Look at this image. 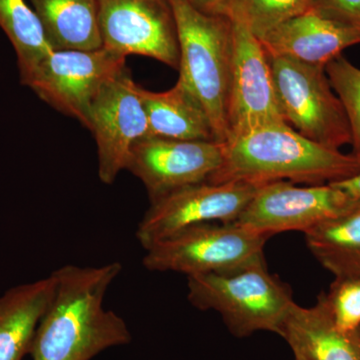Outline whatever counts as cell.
<instances>
[{"label": "cell", "instance_id": "cell-1", "mask_svg": "<svg viewBox=\"0 0 360 360\" xmlns=\"http://www.w3.org/2000/svg\"><path fill=\"white\" fill-rule=\"evenodd\" d=\"M122 270V264L110 262L89 267L68 264L52 272L56 290L35 333L32 360H90L129 342L127 324L103 304Z\"/></svg>", "mask_w": 360, "mask_h": 360}, {"label": "cell", "instance_id": "cell-5", "mask_svg": "<svg viewBox=\"0 0 360 360\" xmlns=\"http://www.w3.org/2000/svg\"><path fill=\"white\" fill-rule=\"evenodd\" d=\"M267 239L234 222L193 225L146 248L143 265L187 277L227 271L264 258Z\"/></svg>", "mask_w": 360, "mask_h": 360}, {"label": "cell", "instance_id": "cell-12", "mask_svg": "<svg viewBox=\"0 0 360 360\" xmlns=\"http://www.w3.org/2000/svg\"><path fill=\"white\" fill-rule=\"evenodd\" d=\"M98 9L103 47L179 70V35L170 0H98Z\"/></svg>", "mask_w": 360, "mask_h": 360}, {"label": "cell", "instance_id": "cell-17", "mask_svg": "<svg viewBox=\"0 0 360 360\" xmlns=\"http://www.w3.org/2000/svg\"><path fill=\"white\" fill-rule=\"evenodd\" d=\"M139 91L148 117V137L217 141L202 104L181 82L167 91H150L142 86Z\"/></svg>", "mask_w": 360, "mask_h": 360}, {"label": "cell", "instance_id": "cell-9", "mask_svg": "<svg viewBox=\"0 0 360 360\" xmlns=\"http://www.w3.org/2000/svg\"><path fill=\"white\" fill-rule=\"evenodd\" d=\"M260 186L243 181H205L177 189L150 202L135 236L146 250L193 225L231 224Z\"/></svg>", "mask_w": 360, "mask_h": 360}, {"label": "cell", "instance_id": "cell-25", "mask_svg": "<svg viewBox=\"0 0 360 360\" xmlns=\"http://www.w3.org/2000/svg\"><path fill=\"white\" fill-rule=\"evenodd\" d=\"M193 8L207 14L229 15L231 0H184Z\"/></svg>", "mask_w": 360, "mask_h": 360}, {"label": "cell", "instance_id": "cell-13", "mask_svg": "<svg viewBox=\"0 0 360 360\" xmlns=\"http://www.w3.org/2000/svg\"><path fill=\"white\" fill-rule=\"evenodd\" d=\"M224 143L146 137L130 151L127 170L146 186L150 202L207 181L221 165Z\"/></svg>", "mask_w": 360, "mask_h": 360}, {"label": "cell", "instance_id": "cell-6", "mask_svg": "<svg viewBox=\"0 0 360 360\" xmlns=\"http://www.w3.org/2000/svg\"><path fill=\"white\" fill-rule=\"evenodd\" d=\"M284 120L298 134L333 149L352 143L349 123L326 68L269 56Z\"/></svg>", "mask_w": 360, "mask_h": 360}, {"label": "cell", "instance_id": "cell-16", "mask_svg": "<svg viewBox=\"0 0 360 360\" xmlns=\"http://www.w3.org/2000/svg\"><path fill=\"white\" fill-rule=\"evenodd\" d=\"M56 290V279L21 284L0 296V360H22Z\"/></svg>", "mask_w": 360, "mask_h": 360}, {"label": "cell", "instance_id": "cell-11", "mask_svg": "<svg viewBox=\"0 0 360 360\" xmlns=\"http://www.w3.org/2000/svg\"><path fill=\"white\" fill-rule=\"evenodd\" d=\"M139 89L124 68L103 85L90 106L86 129L96 141L98 176L104 184H112L127 169L134 144L148 136Z\"/></svg>", "mask_w": 360, "mask_h": 360}, {"label": "cell", "instance_id": "cell-20", "mask_svg": "<svg viewBox=\"0 0 360 360\" xmlns=\"http://www.w3.org/2000/svg\"><path fill=\"white\" fill-rule=\"evenodd\" d=\"M0 28L15 51L20 80L53 49L28 0H0Z\"/></svg>", "mask_w": 360, "mask_h": 360}, {"label": "cell", "instance_id": "cell-24", "mask_svg": "<svg viewBox=\"0 0 360 360\" xmlns=\"http://www.w3.org/2000/svg\"><path fill=\"white\" fill-rule=\"evenodd\" d=\"M312 8L360 32V0H314Z\"/></svg>", "mask_w": 360, "mask_h": 360}, {"label": "cell", "instance_id": "cell-27", "mask_svg": "<svg viewBox=\"0 0 360 360\" xmlns=\"http://www.w3.org/2000/svg\"><path fill=\"white\" fill-rule=\"evenodd\" d=\"M293 354H295V360H307L302 354H296V352H293Z\"/></svg>", "mask_w": 360, "mask_h": 360}, {"label": "cell", "instance_id": "cell-4", "mask_svg": "<svg viewBox=\"0 0 360 360\" xmlns=\"http://www.w3.org/2000/svg\"><path fill=\"white\" fill-rule=\"evenodd\" d=\"M187 279L191 304L219 312L236 338H248L257 331L281 335L295 303L290 285L270 274L265 258L238 269Z\"/></svg>", "mask_w": 360, "mask_h": 360}, {"label": "cell", "instance_id": "cell-15", "mask_svg": "<svg viewBox=\"0 0 360 360\" xmlns=\"http://www.w3.org/2000/svg\"><path fill=\"white\" fill-rule=\"evenodd\" d=\"M279 335L307 360H360V331L345 333L336 326L323 292L314 307L293 303Z\"/></svg>", "mask_w": 360, "mask_h": 360}, {"label": "cell", "instance_id": "cell-21", "mask_svg": "<svg viewBox=\"0 0 360 360\" xmlns=\"http://www.w3.org/2000/svg\"><path fill=\"white\" fill-rule=\"evenodd\" d=\"M314 0H231L229 14L245 21L257 37L311 8Z\"/></svg>", "mask_w": 360, "mask_h": 360}, {"label": "cell", "instance_id": "cell-3", "mask_svg": "<svg viewBox=\"0 0 360 360\" xmlns=\"http://www.w3.org/2000/svg\"><path fill=\"white\" fill-rule=\"evenodd\" d=\"M179 44V78L205 108L215 139H229L232 63L231 16L207 14L184 0H170Z\"/></svg>", "mask_w": 360, "mask_h": 360}, {"label": "cell", "instance_id": "cell-2", "mask_svg": "<svg viewBox=\"0 0 360 360\" xmlns=\"http://www.w3.org/2000/svg\"><path fill=\"white\" fill-rule=\"evenodd\" d=\"M359 172L360 158L354 153L321 146L281 122L251 129L225 142L221 165L207 181L317 186L342 181Z\"/></svg>", "mask_w": 360, "mask_h": 360}, {"label": "cell", "instance_id": "cell-19", "mask_svg": "<svg viewBox=\"0 0 360 360\" xmlns=\"http://www.w3.org/2000/svg\"><path fill=\"white\" fill-rule=\"evenodd\" d=\"M304 236L310 252L335 278L360 276V203Z\"/></svg>", "mask_w": 360, "mask_h": 360}, {"label": "cell", "instance_id": "cell-18", "mask_svg": "<svg viewBox=\"0 0 360 360\" xmlns=\"http://www.w3.org/2000/svg\"><path fill=\"white\" fill-rule=\"evenodd\" d=\"M53 49L103 47L98 0H28Z\"/></svg>", "mask_w": 360, "mask_h": 360}, {"label": "cell", "instance_id": "cell-23", "mask_svg": "<svg viewBox=\"0 0 360 360\" xmlns=\"http://www.w3.org/2000/svg\"><path fill=\"white\" fill-rule=\"evenodd\" d=\"M323 295L336 326L345 333H359L360 276L335 278L329 292Z\"/></svg>", "mask_w": 360, "mask_h": 360}, {"label": "cell", "instance_id": "cell-26", "mask_svg": "<svg viewBox=\"0 0 360 360\" xmlns=\"http://www.w3.org/2000/svg\"><path fill=\"white\" fill-rule=\"evenodd\" d=\"M333 184L345 191L354 200L360 201V172L350 179Z\"/></svg>", "mask_w": 360, "mask_h": 360}, {"label": "cell", "instance_id": "cell-14", "mask_svg": "<svg viewBox=\"0 0 360 360\" xmlns=\"http://www.w3.org/2000/svg\"><path fill=\"white\" fill-rule=\"evenodd\" d=\"M269 56L326 68L348 47L360 44V32L315 9L283 21L257 37Z\"/></svg>", "mask_w": 360, "mask_h": 360}, {"label": "cell", "instance_id": "cell-10", "mask_svg": "<svg viewBox=\"0 0 360 360\" xmlns=\"http://www.w3.org/2000/svg\"><path fill=\"white\" fill-rule=\"evenodd\" d=\"M229 15L232 23L227 115L231 139L251 129L285 120L277 99L269 56L264 45L243 18L236 14Z\"/></svg>", "mask_w": 360, "mask_h": 360}, {"label": "cell", "instance_id": "cell-7", "mask_svg": "<svg viewBox=\"0 0 360 360\" xmlns=\"http://www.w3.org/2000/svg\"><path fill=\"white\" fill-rule=\"evenodd\" d=\"M127 58L105 49H52L21 84L45 103L87 125L99 90L124 68Z\"/></svg>", "mask_w": 360, "mask_h": 360}, {"label": "cell", "instance_id": "cell-22", "mask_svg": "<svg viewBox=\"0 0 360 360\" xmlns=\"http://www.w3.org/2000/svg\"><path fill=\"white\" fill-rule=\"evenodd\" d=\"M326 71L347 113L352 153L360 158V70L340 56L326 66Z\"/></svg>", "mask_w": 360, "mask_h": 360}, {"label": "cell", "instance_id": "cell-8", "mask_svg": "<svg viewBox=\"0 0 360 360\" xmlns=\"http://www.w3.org/2000/svg\"><path fill=\"white\" fill-rule=\"evenodd\" d=\"M359 203L333 184L297 186L271 182L258 188L234 224L269 238L286 231L305 233Z\"/></svg>", "mask_w": 360, "mask_h": 360}]
</instances>
